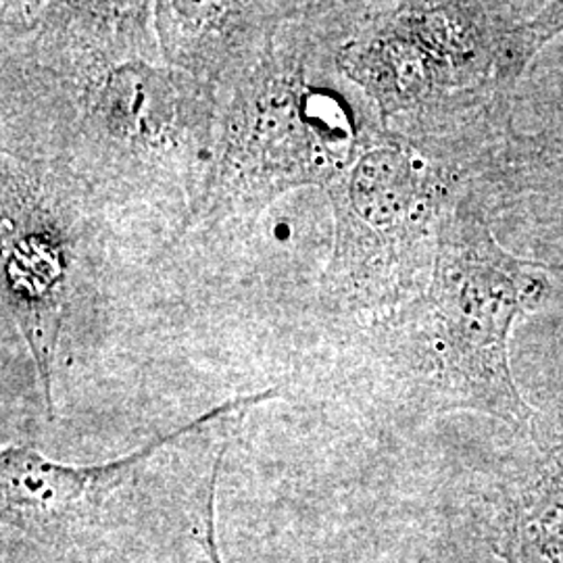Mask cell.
I'll return each instance as SVG.
<instances>
[{"label":"cell","instance_id":"1","mask_svg":"<svg viewBox=\"0 0 563 563\" xmlns=\"http://www.w3.org/2000/svg\"><path fill=\"white\" fill-rule=\"evenodd\" d=\"M528 263L511 260L481 225L455 223L443 239L432 302L437 332L428 393L441 409L484 411L505 422L530 418L507 363L514 318L543 295Z\"/></svg>","mask_w":563,"mask_h":563},{"label":"cell","instance_id":"3","mask_svg":"<svg viewBox=\"0 0 563 563\" xmlns=\"http://www.w3.org/2000/svg\"><path fill=\"white\" fill-rule=\"evenodd\" d=\"M276 395L278 390L272 388L222 402L195 422L157 437L120 460L97 465H65L30 446H7L0 453L2 526L36 541L59 543L63 539H76V534L92 528L102 511H107L109 501L167 444Z\"/></svg>","mask_w":563,"mask_h":563},{"label":"cell","instance_id":"2","mask_svg":"<svg viewBox=\"0 0 563 563\" xmlns=\"http://www.w3.org/2000/svg\"><path fill=\"white\" fill-rule=\"evenodd\" d=\"M353 128L342 102L302 84V69L265 63L230 118L222 159L195 218L322 184L346 162Z\"/></svg>","mask_w":563,"mask_h":563},{"label":"cell","instance_id":"4","mask_svg":"<svg viewBox=\"0 0 563 563\" xmlns=\"http://www.w3.org/2000/svg\"><path fill=\"white\" fill-rule=\"evenodd\" d=\"M2 274L4 301L18 318L34 355L46 413L53 416V367L59 341L65 249L55 228L4 195Z\"/></svg>","mask_w":563,"mask_h":563},{"label":"cell","instance_id":"5","mask_svg":"<svg viewBox=\"0 0 563 563\" xmlns=\"http://www.w3.org/2000/svg\"><path fill=\"white\" fill-rule=\"evenodd\" d=\"M522 547L520 553L507 555L509 563H563V446L555 449L544 462L537 483L523 493L511 528V544Z\"/></svg>","mask_w":563,"mask_h":563},{"label":"cell","instance_id":"6","mask_svg":"<svg viewBox=\"0 0 563 563\" xmlns=\"http://www.w3.org/2000/svg\"><path fill=\"white\" fill-rule=\"evenodd\" d=\"M223 453H225V449L220 451L216 465H213L209 493H207V504H205V514H202L199 528L195 530V541L201 547L202 553H205V558H207L209 563H223L220 541H218V528H216V497H218V481H220Z\"/></svg>","mask_w":563,"mask_h":563}]
</instances>
